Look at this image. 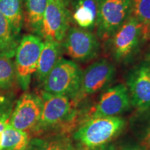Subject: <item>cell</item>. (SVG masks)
Instances as JSON below:
<instances>
[{
  "mask_svg": "<svg viewBox=\"0 0 150 150\" xmlns=\"http://www.w3.org/2000/svg\"><path fill=\"white\" fill-rule=\"evenodd\" d=\"M125 120L115 117H91L74 133V139L83 147L95 150L108 144L125 127Z\"/></svg>",
  "mask_w": 150,
  "mask_h": 150,
  "instance_id": "1",
  "label": "cell"
},
{
  "mask_svg": "<svg viewBox=\"0 0 150 150\" xmlns=\"http://www.w3.org/2000/svg\"><path fill=\"white\" fill-rule=\"evenodd\" d=\"M82 74L77 63L61 57L42 83L43 91L76 98L80 91Z\"/></svg>",
  "mask_w": 150,
  "mask_h": 150,
  "instance_id": "2",
  "label": "cell"
},
{
  "mask_svg": "<svg viewBox=\"0 0 150 150\" xmlns=\"http://www.w3.org/2000/svg\"><path fill=\"white\" fill-rule=\"evenodd\" d=\"M44 41L34 34L24 35L17 47L15 59L16 79L22 90L29 88L32 75L37 70Z\"/></svg>",
  "mask_w": 150,
  "mask_h": 150,
  "instance_id": "3",
  "label": "cell"
},
{
  "mask_svg": "<svg viewBox=\"0 0 150 150\" xmlns=\"http://www.w3.org/2000/svg\"><path fill=\"white\" fill-rule=\"evenodd\" d=\"M40 98L42 111L34 129L35 131H46L72 120L75 112L74 99L65 95H53L44 91L41 92Z\"/></svg>",
  "mask_w": 150,
  "mask_h": 150,
  "instance_id": "4",
  "label": "cell"
},
{
  "mask_svg": "<svg viewBox=\"0 0 150 150\" xmlns=\"http://www.w3.org/2000/svg\"><path fill=\"white\" fill-rule=\"evenodd\" d=\"M131 0H100L97 35L107 41L130 16Z\"/></svg>",
  "mask_w": 150,
  "mask_h": 150,
  "instance_id": "5",
  "label": "cell"
},
{
  "mask_svg": "<svg viewBox=\"0 0 150 150\" xmlns=\"http://www.w3.org/2000/svg\"><path fill=\"white\" fill-rule=\"evenodd\" d=\"M142 23L129 16L110 38V50L117 61H125L134 54L142 40Z\"/></svg>",
  "mask_w": 150,
  "mask_h": 150,
  "instance_id": "6",
  "label": "cell"
},
{
  "mask_svg": "<svg viewBox=\"0 0 150 150\" xmlns=\"http://www.w3.org/2000/svg\"><path fill=\"white\" fill-rule=\"evenodd\" d=\"M69 9L59 0H47L43 16L40 38L61 43L70 29Z\"/></svg>",
  "mask_w": 150,
  "mask_h": 150,
  "instance_id": "7",
  "label": "cell"
},
{
  "mask_svg": "<svg viewBox=\"0 0 150 150\" xmlns=\"http://www.w3.org/2000/svg\"><path fill=\"white\" fill-rule=\"evenodd\" d=\"M63 46L67 56L77 61L94 59L100 48L98 37L88 30L80 27L69 29L63 40Z\"/></svg>",
  "mask_w": 150,
  "mask_h": 150,
  "instance_id": "8",
  "label": "cell"
},
{
  "mask_svg": "<svg viewBox=\"0 0 150 150\" xmlns=\"http://www.w3.org/2000/svg\"><path fill=\"white\" fill-rule=\"evenodd\" d=\"M131 100L128 89L123 84H118L105 91L95 106L90 110L91 117H115L130 107Z\"/></svg>",
  "mask_w": 150,
  "mask_h": 150,
  "instance_id": "9",
  "label": "cell"
},
{
  "mask_svg": "<svg viewBox=\"0 0 150 150\" xmlns=\"http://www.w3.org/2000/svg\"><path fill=\"white\" fill-rule=\"evenodd\" d=\"M42 111L40 97L32 93H24L19 98L11 113L8 125L19 130L34 129Z\"/></svg>",
  "mask_w": 150,
  "mask_h": 150,
  "instance_id": "10",
  "label": "cell"
},
{
  "mask_svg": "<svg viewBox=\"0 0 150 150\" xmlns=\"http://www.w3.org/2000/svg\"><path fill=\"white\" fill-rule=\"evenodd\" d=\"M115 74L113 64L102 59L89 65L82 74L81 84L78 97H86L106 88Z\"/></svg>",
  "mask_w": 150,
  "mask_h": 150,
  "instance_id": "11",
  "label": "cell"
},
{
  "mask_svg": "<svg viewBox=\"0 0 150 150\" xmlns=\"http://www.w3.org/2000/svg\"><path fill=\"white\" fill-rule=\"evenodd\" d=\"M127 86L131 104L140 110L150 108V63L137 67L129 74Z\"/></svg>",
  "mask_w": 150,
  "mask_h": 150,
  "instance_id": "12",
  "label": "cell"
},
{
  "mask_svg": "<svg viewBox=\"0 0 150 150\" xmlns=\"http://www.w3.org/2000/svg\"><path fill=\"white\" fill-rule=\"evenodd\" d=\"M100 0H72V20L79 27L93 30L97 27Z\"/></svg>",
  "mask_w": 150,
  "mask_h": 150,
  "instance_id": "13",
  "label": "cell"
},
{
  "mask_svg": "<svg viewBox=\"0 0 150 150\" xmlns=\"http://www.w3.org/2000/svg\"><path fill=\"white\" fill-rule=\"evenodd\" d=\"M61 43L52 40H45L42 52L38 61L35 76L39 83L44 82L49 73L61 58Z\"/></svg>",
  "mask_w": 150,
  "mask_h": 150,
  "instance_id": "14",
  "label": "cell"
},
{
  "mask_svg": "<svg viewBox=\"0 0 150 150\" xmlns=\"http://www.w3.org/2000/svg\"><path fill=\"white\" fill-rule=\"evenodd\" d=\"M47 4V0H24L26 24L29 31L39 37Z\"/></svg>",
  "mask_w": 150,
  "mask_h": 150,
  "instance_id": "15",
  "label": "cell"
},
{
  "mask_svg": "<svg viewBox=\"0 0 150 150\" xmlns=\"http://www.w3.org/2000/svg\"><path fill=\"white\" fill-rule=\"evenodd\" d=\"M0 13L8 20L19 37L24 20L22 0H0Z\"/></svg>",
  "mask_w": 150,
  "mask_h": 150,
  "instance_id": "16",
  "label": "cell"
},
{
  "mask_svg": "<svg viewBox=\"0 0 150 150\" xmlns=\"http://www.w3.org/2000/svg\"><path fill=\"white\" fill-rule=\"evenodd\" d=\"M19 42L11 24L0 13V55L11 59L15 56Z\"/></svg>",
  "mask_w": 150,
  "mask_h": 150,
  "instance_id": "17",
  "label": "cell"
},
{
  "mask_svg": "<svg viewBox=\"0 0 150 150\" xmlns=\"http://www.w3.org/2000/svg\"><path fill=\"white\" fill-rule=\"evenodd\" d=\"M30 141L27 131L19 130L7 125L3 131L0 150H26Z\"/></svg>",
  "mask_w": 150,
  "mask_h": 150,
  "instance_id": "18",
  "label": "cell"
},
{
  "mask_svg": "<svg viewBox=\"0 0 150 150\" xmlns=\"http://www.w3.org/2000/svg\"><path fill=\"white\" fill-rule=\"evenodd\" d=\"M72 145L67 138H33L26 150H72Z\"/></svg>",
  "mask_w": 150,
  "mask_h": 150,
  "instance_id": "19",
  "label": "cell"
},
{
  "mask_svg": "<svg viewBox=\"0 0 150 150\" xmlns=\"http://www.w3.org/2000/svg\"><path fill=\"white\" fill-rule=\"evenodd\" d=\"M140 111V117L134 121L138 145L144 150H150V108Z\"/></svg>",
  "mask_w": 150,
  "mask_h": 150,
  "instance_id": "20",
  "label": "cell"
},
{
  "mask_svg": "<svg viewBox=\"0 0 150 150\" xmlns=\"http://www.w3.org/2000/svg\"><path fill=\"white\" fill-rule=\"evenodd\" d=\"M16 79L14 63L10 58L0 55V89L10 88Z\"/></svg>",
  "mask_w": 150,
  "mask_h": 150,
  "instance_id": "21",
  "label": "cell"
},
{
  "mask_svg": "<svg viewBox=\"0 0 150 150\" xmlns=\"http://www.w3.org/2000/svg\"><path fill=\"white\" fill-rule=\"evenodd\" d=\"M130 16L142 24L150 22V0H131Z\"/></svg>",
  "mask_w": 150,
  "mask_h": 150,
  "instance_id": "22",
  "label": "cell"
},
{
  "mask_svg": "<svg viewBox=\"0 0 150 150\" xmlns=\"http://www.w3.org/2000/svg\"><path fill=\"white\" fill-rule=\"evenodd\" d=\"M142 40L150 41V22L143 24L142 27Z\"/></svg>",
  "mask_w": 150,
  "mask_h": 150,
  "instance_id": "23",
  "label": "cell"
},
{
  "mask_svg": "<svg viewBox=\"0 0 150 150\" xmlns=\"http://www.w3.org/2000/svg\"><path fill=\"white\" fill-rule=\"evenodd\" d=\"M95 150H117V148L115 147V145H108V144H106V145H103L102 147L97 148V149Z\"/></svg>",
  "mask_w": 150,
  "mask_h": 150,
  "instance_id": "24",
  "label": "cell"
},
{
  "mask_svg": "<svg viewBox=\"0 0 150 150\" xmlns=\"http://www.w3.org/2000/svg\"><path fill=\"white\" fill-rule=\"evenodd\" d=\"M121 150H144L139 145H129L122 148Z\"/></svg>",
  "mask_w": 150,
  "mask_h": 150,
  "instance_id": "25",
  "label": "cell"
},
{
  "mask_svg": "<svg viewBox=\"0 0 150 150\" xmlns=\"http://www.w3.org/2000/svg\"><path fill=\"white\" fill-rule=\"evenodd\" d=\"M59 1H61L63 4H64L67 8H69L71 6V3H72V0H59Z\"/></svg>",
  "mask_w": 150,
  "mask_h": 150,
  "instance_id": "26",
  "label": "cell"
},
{
  "mask_svg": "<svg viewBox=\"0 0 150 150\" xmlns=\"http://www.w3.org/2000/svg\"><path fill=\"white\" fill-rule=\"evenodd\" d=\"M72 150H88V149H86V148H84V147H83V148H76V149H74V148L73 147Z\"/></svg>",
  "mask_w": 150,
  "mask_h": 150,
  "instance_id": "27",
  "label": "cell"
}]
</instances>
